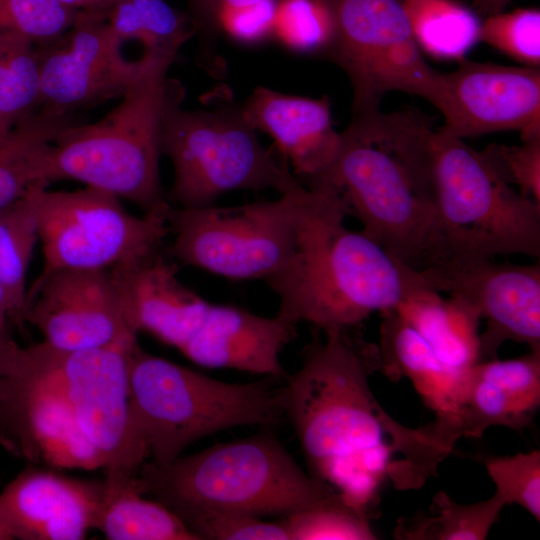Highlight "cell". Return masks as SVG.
<instances>
[{"label": "cell", "mask_w": 540, "mask_h": 540, "mask_svg": "<svg viewBox=\"0 0 540 540\" xmlns=\"http://www.w3.org/2000/svg\"><path fill=\"white\" fill-rule=\"evenodd\" d=\"M17 345L18 343L11 338L7 330L0 329V374L5 369Z\"/></svg>", "instance_id": "cell-42"}, {"label": "cell", "mask_w": 540, "mask_h": 540, "mask_svg": "<svg viewBox=\"0 0 540 540\" xmlns=\"http://www.w3.org/2000/svg\"><path fill=\"white\" fill-rule=\"evenodd\" d=\"M106 20L122 45L137 41L144 52L178 55L183 44L195 35L187 13L167 0H116Z\"/></svg>", "instance_id": "cell-27"}, {"label": "cell", "mask_w": 540, "mask_h": 540, "mask_svg": "<svg viewBox=\"0 0 540 540\" xmlns=\"http://www.w3.org/2000/svg\"><path fill=\"white\" fill-rule=\"evenodd\" d=\"M506 505L495 494L484 501L461 504L447 493L437 492L429 513L401 517L393 531L397 540H484Z\"/></svg>", "instance_id": "cell-26"}, {"label": "cell", "mask_w": 540, "mask_h": 540, "mask_svg": "<svg viewBox=\"0 0 540 540\" xmlns=\"http://www.w3.org/2000/svg\"><path fill=\"white\" fill-rule=\"evenodd\" d=\"M9 321H12L11 308L6 292L0 282V329L7 330Z\"/></svg>", "instance_id": "cell-43"}, {"label": "cell", "mask_w": 540, "mask_h": 540, "mask_svg": "<svg viewBox=\"0 0 540 540\" xmlns=\"http://www.w3.org/2000/svg\"><path fill=\"white\" fill-rule=\"evenodd\" d=\"M430 287L458 297L485 321L481 361L494 359L506 341L540 351V264L496 263L449 255L419 271Z\"/></svg>", "instance_id": "cell-13"}, {"label": "cell", "mask_w": 540, "mask_h": 540, "mask_svg": "<svg viewBox=\"0 0 540 540\" xmlns=\"http://www.w3.org/2000/svg\"><path fill=\"white\" fill-rule=\"evenodd\" d=\"M106 17L79 13L57 41L37 46L40 63V108L74 117L79 111L119 99L141 60L131 61Z\"/></svg>", "instance_id": "cell-14"}, {"label": "cell", "mask_w": 540, "mask_h": 540, "mask_svg": "<svg viewBox=\"0 0 540 540\" xmlns=\"http://www.w3.org/2000/svg\"><path fill=\"white\" fill-rule=\"evenodd\" d=\"M248 122L270 135L294 176L313 187L326 175L340 149L342 134L332 124L327 97L308 98L259 86L242 105Z\"/></svg>", "instance_id": "cell-18"}, {"label": "cell", "mask_w": 540, "mask_h": 540, "mask_svg": "<svg viewBox=\"0 0 540 540\" xmlns=\"http://www.w3.org/2000/svg\"><path fill=\"white\" fill-rule=\"evenodd\" d=\"M15 125L0 115V144L8 137Z\"/></svg>", "instance_id": "cell-44"}, {"label": "cell", "mask_w": 540, "mask_h": 540, "mask_svg": "<svg viewBox=\"0 0 540 540\" xmlns=\"http://www.w3.org/2000/svg\"><path fill=\"white\" fill-rule=\"evenodd\" d=\"M78 14L58 0H0V30L23 35L36 46H44L61 38Z\"/></svg>", "instance_id": "cell-35"}, {"label": "cell", "mask_w": 540, "mask_h": 540, "mask_svg": "<svg viewBox=\"0 0 540 540\" xmlns=\"http://www.w3.org/2000/svg\"><path fill=\"white\" fill-rule=\"evenodd\" d=\"M304 189L300 185L276 200L238 206H171L172 255L227 279L268 285L296 255Z\"/></svg>", "instance_id": "cell-10"}, {"label": "cell", "mask_w": 540, "mask_h": 540, "mask_svg": "<svg viewBox=\"0 0 540 540\" xmlns=\"http://www.w3.org/2000/svg\"><path fill=\"white\" fill-rule=\"evenodd\" d=\"M279 0H188L187 15L199 38V63L217 72L216 43L226 34L243 44H258L272 37Z\"/></svg>", "instance_id": "cell-24"}, {"label": "cell", "mask_w": 540, "mask_h": 540, "mask_svg": "<svg viewBox=\"0 0 540 540\" xmlns=\"http://www.w3.org/2000/svg\"><path fill=\"white\" fill-rule=\"evenodd\" d=\"M130 344L61 350L19 346L0 375V445L31 462L102 468L112 489L148 457L130 417Z\"/></svg>", "instance_id": "cell-2"}, {"label": "cell", "mask_w": 540, "mask_h": 540, "mask_svg": "<svg viewBox=\"0 0 540 540\" xmlns=\"http://www.w3.org/2000/svg\"><path fill=\"white\" fill-rule=\"evenodd\" d=\"M370 522L338 499L289 514L279 524L289 540H375Z\"/></svg>", "instance_id": "cell-33"}, {"label": "cell", "mask_w": 540, "mask_h": 540, "mask_svg": "<svg viewBox=\"0 0 540 540\" xmlns=\"http://www.w3.org/2000/svg\"><path fill=\"white\" fill-rule=\"evenodd\" d=\"M133 484L177 516L193 510L287 516L342 499L270 435L216 444L167 463L144 462Z\"/></svg>", "instance_id": "cell-5"}, {"label": "cell", "mask_w": 540, "mask_h": 540, "mask_svg": "<svg viewBox=\"0 0 540 540\" xmlns=\"http://www.w3.org/2000/svg\"><path fill=\"white\" fill-rule=\"evenodd\" d=\"M521 141L512 146L490 144L479 152L505 182L540 203V136Z\"/></svg>", "instance_id": "cell-39"}, {"label": "cell", "mask_w": 540, "mask_h": 540, "mask_svg": "<svg viewBox=\"0 0 540 540\" xmlns=\"http://www.w3.org/2000/svg\"><path fill=\"white\" fill-rule=\"evenodd\" d=\"M472 372L536 414L540 407V351L530 350L507 360H483L472 367Z\"/></svg>", "instance_id": "cell-37"}, {"label": "cell", "mask_w": 540, "mask_h": 540, "mask_svg": "<svg viewBox=\"0 0 540 540\" xmlns=\"http://www.w3.org/2000/svg\"><path fill=\"white\" fill-rule=\"evenodd\" d=\"M69 9L83 14L107 17L116 0H58Z\"/></svg>", "instance_id": "cell-40"}, {"label": "cell", "mask_w": 540, "mask_h": 540, "mask_svg": "<svg viewBox=\"0 0 540 540\" xmlns=\"http://www.w3.org/2000/svg\"><path fill=\"white\" fill-rule=\"evenodd\" d=\"M434 133L408 111L350 122L333 165L313 186L336 191L362 233L417 271L449 256L438 221Z\"/></svg>", "instance_id": "cell-3"}, {"label": "cell", "mask_w": 540, "mask_h": 540, "mask_svg": "<svg viewBox=\"0 0 540 540\" xmlns=\"http://www.w3.org/2000/svg\"><path fill=\"white\" fill-rule=\"evenodd\" d=\"M535 414L497 386L470 370L460 408L462 437L481 438L492 426L522 432Z\"/></svg>", "instance_id": "cell-31"}, {"label": "cell", "mask_w": 540, "mask_h": 540, "mask_svg": "<svg viewBox=\"0 0 540 540\" xmlns=\"http://www.w3.org/2000/svg\"><path fill=\"white\" fill-rule=\"evenodd\" d=\"M333 33L330 12L322 0H279L272 38L302 54L323 56Z\"/></svg>", "instance_id": "cell-32"}, {"label": "cell", "mask_w": 540, "mask_h": 540, "mask_svg": "<svg viewBox=\"0 0 540 540\" xmlns=\"http://www.w3.org/2000/svg\"><path fill=\"white\" fill-rule=\"evenodd\" d=\"M43 253L36 280L63 269H110L159 251L170 233L168 202L136 216L120 199L85 186L73 191L33 186L25 195Z\"/></svg>", "instance_id": "cell-12"}, {"label": "cell", "mask_w": 540, "mask_h": 540, "mask_svg": "<svg viewBox=\"0 0 540 540\" xmlns=\"http://www.w3.org/2000/svg\"><path fill=\"white\" fill-rule=\"evenodd\" d=\"M25 322L61 350H88L137 340L109 269H63L35 280L27 293Z\"/></svg>", "instance_id": "cell-15"}, {"label": "cell", "mask_w": 540, "mask_h": 540, "mask_svg": "<svg viewBox=\"0 0 540 540\" xmlns=\"http://www.w3.org/2000/svg\"><path fill=\"white\" fill-rule=\"evenodd\" d=\"M109 272L130 329L176 349L192 335L209 304L180 281L176 264L159 251Z\"/></svg>", "instance_id": "cell-19"}, {"label": "cell", "mask_w": 540, "mask_h": 540, "mask_svg": "<svg viewBox=\"0 0 540 540\" xmlns=\"http://www.w3.org/2000/svg\"><path fill=\"white\" fill-rule=\"evenodd\" d=\"M510 0H473L474 10L482 16L496 14L505 10Z\"/></svg>", "instance_id": "cell-41"}, {"label": "cell", "mask_w": 540, "mask_h": 540, "mask_svg": "<svg viewBox=\"0 0 540 540\" xmlns=\"http://www.w3.org/2000/svg\"><path fill=\"white\" fill-rule=\"evenodd\" d=\"M0 540H10L8 533L2 524L1 519H0Z\"/></svg>", "instance_id": "cell-45"}, {"label": "cell", "mask_w": 540, "mask_h": 540, "mask_svg": "<svg viewBox=\"0 0 540 540\" xmlns=\"http://www.w3.org/2000/svg\"><path fill=\"white\" fill-rule=\"evenodd\" d=\"M438 358L466 384L481 361L478 312L464 300L444 298L425 281L395 308Z\"/></svg>", "instance_id": "cell-22"}, {"label": "cell", "mask_w": 540, "mask_h": 540, "mask_svg": "<svg viewBox=\"0 0 540 540\" xmlns=\"http://www.w3.org/2000/svg\"><path fill=\"white\" fill-rule=\"evenodd\" d=\"M108 496L105 479H73L30 467L0 493V519L10 540H79L98 529Z\"/></svg>", "instance_id": "cell-17"}, {"label": "cell", "mask_w": 540, "mask_h": 540, "mask_svg": "<svg viewBox=\"0 0 540 540\" xmlns=\"http://www.w3.org/2000/svg\"><path fill=\"white\" fill-rule=\"evenodd\" d=\"M333 24L323 57L348 76L353 90L351 121L381 110L385 94L419 96L437 109L443 73L432 69L417 46L403 0H322Z\"/></svg>", "instance_id": "cell-11"}, {"label": "cell", "mask_w": 540, "mask_h": 540, "mask_svg": "<svg viewBox=\"0 0 540 540\" xmlns=\"http://www.w3.org/2000/svg\"><path fill=\"white\" fill-rule=\"evenodd\" d=\"M37 46L23 35L0 30V115L13 125L40 108Z\"/></svg>", "instance_id": "cell-30"}, {"label": "cell", "mask_w": 540, "mask_h": 540, "mask_svg": "<svg viewBox=\"0 0 540 540\" xmlns=\"http://www.w3.org/2000/svg\"><path fill=\"white\" fill-rule=\"evenodd\" d=\"M443 73L440 131L457 138L519 131L540 136V69L464 59Z\"/></svg>", "instance_id": "cell-16"}, {"label": "cell", "mask_w": 540, "mask_h": 540, "mask_svg": "<svg viewBox=\"0 0 540 540\" xmlns=\"http://www.w3.org/2000/svg\"><path fill=\"white\" fill-rule=\"evenodd\" d=\"M184 96L183 85L169 78L161 151L173 165L170 205L204 207L228 191L273 189L281 195L302 185L281 157L261 145L242 105L186 110Z\"/></svg>", "instance_id": "cell-8"}, {"label": "cell", "mask_w": 540, "mask_h": 540, "mask_svg": "<svg viewBox=\"0 0 540 540\" xmlns=\"http://www.w3.org/2000/svg\"><path fill=\"white\" fill-rule=\"evenodd\" d=\"M346 216L332 188L305 187L296 255L268 284L279 300L275 316L325 335L358 329L425 282L376 241L347 228Z\"/></svg>", "instance_id": "cell-4"}, {"label": "cell", "mask_w": 540, "mask_h": 540, "mask_svg": "<svg viewBox=\"0 0 540 540\" xmlns=\"http://www.w3.org/2000/svg\"><path fill=\"white\" fill-rule=\"evenodd\" d=\"M381 315L380 371L397 383L408 378L436 418L460 422L466 383L435 354L422 336L395 309Z\"/></svg>", "instance_id": "cell-21"}, {"label": "cell", "mask_w": 540, "mask_h": 540, "mask_svg": "<svg viewBox=\"0 0 540 540\" xmlns=\"http://www.w3.org/2000/svg\"><path fill=\"white\" fill-rule=\"evenodd\" d=\"M75 123L39 108L15 125L0 144V209L9 206L36 185L50 183L46 175V154L56 136Z\"/></svg>", "instance_id": "cell-23"}, {"label": "cell", "mask_w": 540, "mask_h": 540, "mask_svg": "<svg viewBox=\"0 0 540 540\" xmlns=\"http://www.w3.org/2000/svg\"><path fill=\"white\" fill-rule=\"evenodd\" d=\"M278 380L219 381L154 356L136 342L127 360L130 417L148 457L167 463L220 430L278 424L285 416L284 384Z\"/></svg>", "instance_id": "cell-7"}, {"label": "cell", "mask_w": 540, "mask_h": 540, "mask_svg": "<svg viewBox=\"0 0 540 540\" xmlns=\"http://www.w3.org/2000/svg\"><path fill=\"white\" fill-rule=\"evenodd\" d=\"M403 5L422 53L460 62L480 42L482 18L458 0H403Z\"/></svg>", "instance_id": "cell-25"}, {"label": "cell", "mask_w": 540, "mask_h": 540, "mask_svg": "<svg viewBox=\"0 0 540 540\" xmlns=\"http://www.w3.org/2000/svg\"><path fill=\"white\" fill-rule=\"evenodd\" d=\"M314 329L300 369L285 379L284 408L310 474L332 487L370 521L381 514V493L417 490L438 475L462 437L457 420L436 418L411 428L374 397L369 378L380 370L378 346L359 329Z\"/></svg>", "instance_id": "cell-1"}, {"label": "cell", "mask_w": 540, "mask_h": 540, "mask_svg": "<svg viewBox=\"0 0 540 540\" xmlns=\"http://www.w3.org/2000/svg\"><path fill=\"white\" fill-rule=\"evenodd\" d=\"M487 473L507 504H517L540 521V450L489 457Z\"/></svg>", "instance_id": "cell-36"}, {"label": "cell", "mask_w": 540, "mask_h": 540, "mask_svg": "<svg viewBox=\"0 0 540 540\" xmlns=\"http://www.w3.org/2000/svg\"><path fill=\"white\" fill-rule=\"evenodd\" d=\"M37 242L36 220L25 196L0 209V282L18 325L25 322L27 273Z\"/></svg>", "instance_id": "cell-29"}, {"label": "cell", "mask_w": 540, "mask_h": 540, "mask_svg": "<svg viewBox=\"0 0 540 540\" xmlns=\"http://www.w3.org/2000/svg\"><path fill=\"white\" fill-rule=\"evenodd\" d=\"M133 478L109 493L98 527L106 539L200 540L166 506L145 499L136 490Z\"/></svg>", "instance_id": "cell-28"}, {"label": "cell", "mask_w": 540, "mask_h": 540, "mask_svg": "<svg viewBox=\"0 0 540 540\" xmlns=\"http://www.w3.org/2000/svg\"><path fill=\"white\" fill-rule=\"evenodd\" d=\"M200 540H289L278 523H267L258 517L193 510L178 516Z\"/></svg>", "instance_id": "cell-38"}, {"label": "cell", "mask_w": 540, "mask_h": 540, "mask_svg": "<svg viewBox=\"0 0 540 540\" xmlns=\"http://www.w3.org/2000/svg\"><path fill=\"white\" fill-rule=\"evenodd\" d=\"M433 167L439 227L449 255L540 257V203L512 188L479 151L438 129Z\"/></svg>", "instance_id": "cell-9"}, {"label": "cell", "mask_w": 540, "mask_h": 540, "mask_svg": "<svg viewBox=\"0 0 540 540\" xmlns=\"http://www.w3.org/2000/svg\"><path fill=\"white\" fill-rule=\"evenodd\" d=\"M480 42L525 66L539 67V9L522 7L485 16L481 23Z\"/></svg>", "instance_id": "cell-34"}, {"label": "cell", "mask_w": 540, "mask_h": 540, "mask_svg": "<svg viewBox=\"0 0 540 540\" xmlns=\"http://www.w3.org/2000/svg\"><path fill=\"white\" fill-rule=\"evenodd\" d=\"M296 326L274 316L208 304L201 321L179 351L206 368L235 369L280 379L288 377L280 362L284 347L296 336Z\"/></svg>", "instance_id": "cell-20"}, {"label": "cell", "mask_w": 540, "mask_h": 540, "mask_svg": "<svg viewBox=\"0 0 540 540\" xmlns=\"http://www.w3.org/2000/svg\"><path fill=\"white\" fill-rule=\"evenodd\" d=\"M177 55L144 52L116 106L89 124L65 127L46 155L49 183L75 180L150 211L166 202L160 181L168 71Z\"/></svg>", "instance_id": "cell-6"}]
</instances>
